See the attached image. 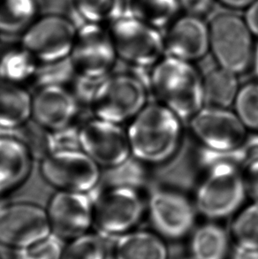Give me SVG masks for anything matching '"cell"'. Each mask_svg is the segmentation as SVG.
I'll return each mask as SVG.
<instances>
[{"mask_svg": "<svg viewBox=\"0 0 258 259\" xmlns=\"http://www.w3.org/2000/svg\"><path fill=\"white\" fill-rule=\"evenodd\" d=\"M133 157L140 161L160 164L178 150L182 119L162 104L147 105L126 130Z\"/></svg>", "mask_w": 258, "mask_h": 259, "instance_id": "1", "label": "cell"}, {"mask_svg": "<svg viewBox=\"0 0 258 259\" xmlns=\"http://www.w3.org/2000/svg\"><path fill=\"white\" fill-rule=\"evenodd\" d=\"M150 83L160 104L182 120L191 119L205 106L203 77L192 62L163 57L152 67Z\"/></svg>", "mask_w": 258, "mask_h": 259, "instance_id": "2", "label": "cell"}, {"mask_svg": "<svg viewBox=\"0 0 258 259\" xmlns=\"http://www.w3.org/2000/svg\"><path fill=\"white\" fill-rule=\"evenodd\" d=\"M207 169L195 195L196 209L210 220L228 217L241 207L247 196L243 172L240 167L225 163Z\"/></svg>", "mask_w": 258, "mask_h": 259, "instance_id": "3", "label": "cell"}, {"mask_svg": "<svg viewBox=\"0 0 258 259\" xmlns=\"http://www.w3.org/2000/svg\"><path fill=\"white\" fill-rule=\"evenodd\" d=\"M209 52L219 67L242 74L250 67L255 53L254 35L243 18L223 13L209 21Z\"/></svg>", "mask_w": 258, "mask_h": 259, "instance_id": "4", "label": "cell"}, {"mask_svg": "<svg viewBox=\"0 0 258 259\" xmlns=\"http://www.w3.org/2000/svg\"><path fill=\"white\" fill-rule=\"evenodd\" d=\"M147 98L146 86L136 75L109 74L98 85L91 107L95 117L122 124L146 106Z\"/></svg>", "mask_w": 258, "mask_h": 259, "instance_id": "5", "label": "cell"}, {"mask_svg": "<svg viewBox=\"0 0 258 259\" xmlns=\"http://www.w3.org/2000/svg\"><path fill=\"white\" fill-rule=\"evenodd\" d=\"M109 32L120 60L133 67H153L165 53L160 30L125 15L110 24Z\"/></svg>", "mask_w": 258, "mask_h": 259, "instance_id": "6", "label": "cell"}, {"mask_svg": "<svg viewBox=\"0 0 258 259\" xmlns=\"http://www.w3.org/2000/svg\"><path fill=\"white\" fill-rule=\"evenodd\" d=\"M42 178L61 191L89 193L101 181V167L81 150L58 151L44 158Z\"/></svg>", "mask_w": 258, "mask_h": 259, "instance_id": "7", "label": "cell"}, {"mask_svg": "<svg viewBox=\"0 0 258 259\" xmlns=\"http://www.w3.org/2000/svg\"><path fill=\"white\" fill-rule=\"evenodd\" d=\"M143 214V200L132 186H110L93 199V224L105 235L119 236L132 231Z\"/></svg>", "mask_w": 258, "mask_h": 259, "instance_id": "8", "label": "cell"}, {"mask_svg": "<svg viewBox=\"0 0 258 259\" xmlns=\"http://www.w3.org/2000/svg\"><path fill=\"white\" fill-rule=\"evenodd\" d=\"M69 57L77 74L98 80L111 74L119 59L109 29L88 22L77 29Z\"/></svg>", "mask_w": 258, "mask_h": 259, "instance_id": "9", "label": "cell"}, {"mask_svg": "<svg viewBox=\"0 0 258 259\" xmlns=\"http://www.w3.org/2000/svg\"><path fill=\"white\" fill-rule=\"evenodd\" d=\"M77 29L69 19L40 15L21 34V45L38 63L63 60L70 56Z\"/></svg>", "mask_w": 258, "mask_h": 259, "instance_id": "10", "label": "cell"}, {"mask_svg": "<svg viewBox=\"0 0 258 259\" xmlns=\"http://www.w3.org/2000/svg\"><path fill=\"white\" fill-rule=\"evenodd\" d=\"M80 150L104 168H117L132 157L126 130L97 117L80 126Z\"/></svg>", "mask_w": 258, "mask_h": 259, "instance_id": "11", "label": "cell"}, {"mask_svg": "<svg viewBox=\"0 0 258 259\" xmlns=\"http://www.w3.org/2000/svg\"><path fill=\"white\" fill-rule=\"evenodd\" d=\"M46 209L30 202L8 203L0 208V243L22 249L51 235Z\"/></svg>", "mask_w": 258, "mask_h": 259, "instance_id": "12", "label": "cell"}, {"mask_svg": "<svg viewBox=\"0 0 258 259\" xmlns=\"http://www.w3.org/2000/svg\"><path fill=\"white\" fill-rule=\"evenodd\" d=\"M189 120L195 138L209 151H233L248 137V130L229 108L205 105Z\"/></svg>", "mask_w": 258, "mask_h": 259, "instance_id": "13", "label": "cell"}, {"mask_svg": "<svg viewBox=\"0 0 258 259\" xmlns=\"http://www.w3.org/2000/svg\"><path fill=\"white\" fill-rule=\"evenodd\" d=\"M46 211L52 230L60 238L80 237L94 223L93 199L88 193L59 190L52 196Z\"/></svg>", "mask_w": 258, "mask_h": 259, "instance_id": "14", "label": "cell"}, {"mask_svg": "<svg viewBox=\"0 0 258 259\" xmlns=\"http://www.w3.org/2000/svg\"><path fill=\"white\" fill-rule=\"evenodd\" d=\"M148 210L151 225L162 238L182 239L195 224L194 206L179 193L163 189L154 191L149 200Z\"/></svg>", "mask_w": 258, "mask_h": 259, "instance_id": "15", "label": "cell"}, {"mask_svg": "<svg viewBox=\"0 0 258 259\" xmlns=\"http://www.w3.org/2000/svg\"><path fill=\"white\" fill-rule=\"evenodd\" d=\"M166 29L164 44L167 55L193 63L209 53V24L202 18L181 15Z\"/></svg>", "mask_w": 258, "mask_h": 259, "instance_id": "16", "label": "cell"}, {"mask_svg": "<svg viewBox=\"0 0 258 259\" xmlns=\"http://www.w3.org/2000/svg\"><path fill=\"white\" fill-rule=\"evenodd\" d=\"M78 111L76 98L64 86L38 88L32 100V119L50 131L72 125Z\"/></svg>", "mask_w": 258, "mask_h": 259, "instance_id": "17", "label": "cell"}, {"mask_svg": "<svg viewBox=\"0 0 258 259\" xmlns=\"http://www.w3.org/2000/svg\"><path fill=\"white\" fill-rule=\"evenodd\" d=\"M30 152L18 138L0 136V196L21 187L31 174Z\"/></svg>", "mask_w": 258, "mask_h": 259, "instance_id": "18", "label": "cell"}, {"mask_svg": "<svg viewBox=\"0 0 258 259\" xmlns=\"http://www.w3.org/2000/svg\"><path fill=\"white\" fill-rule=\"evenodd\" d=\"M32 100L22 85L0 80V127L13 131L31 119Z\"/></svg>", "mask_w": 258, "mask_h": 259, "instance_id": "19", "label": "cell"}, {"mask_svg": "<svg viewBox=\"0 0 258 259\" xmlns=\"http://www.w3.org/2000/svg\"><path fill=\"white\" fill-rule=\"evenodd\" d=\"M114 259H169L164 238L152 232L132 230L119 235Z\"/></svg>", "mask_w": 258, "mask_h": 259, "instance_id": "20", "label": "cell"}, {"mask_svg": "<svg viewBox=\"0 0 258 259\" xmlns=\"http://www.w3.org/2000/svg\"><path fill=\"white\" fill-rule=\"evenodd\" d=\"M182 11L179 0H127L126 15L160 30L178 19Z\"/></svg>", "mask_w": 258, "mask_h": 259, "instance_id": "21", "label": "cell"}, {"mask_svg": "<svg viewBox=\"0 0 258 259\" xmlns=\"http://www.w3.org/2000/svg\"><path fill=\"white\" fill-rule=\"evenodd\" d=\"M228 251V235L220 225L207 223L193 233L189 242L192 259H227Z\"/></svg>", "mask_w": 258, "mask_h": 259, "instance_id": "22", "label": "cell"}, {"mask_svg": "<svg viewBox=\"0 0 258 259\" xmlns=\"http://www.w3.org/2000/svg\"><path fill=\"white\" fill-rule=\"evenodd\" d=\"M238 74L219 67L203 77L205 105L229 108L234 105L240 91Z\"/></svg>", "mask_w": 258, "mask_h": 259, "instance_id": "23", "label": "cell"}, {"mask_svg": "<svg viewBox=\"0 0 258 259\" xmlns=\"http://www.w3.org/2000/svg\"><path fill=\"white\" fill-rule=\"evenodd\" d=\"M38 62L23 46H6L0 50V80L22 84L34 78Z\"/></svg>", "mask_w": 258, "mask_h": 259, "instance_id": "24", "label": "cell"}, {"mask_svg": "<svg viewBox=\"0 0 258 259\" xmlns=\"http://www.w3.org/2000/svg\"><path fill=\"white\" fill-rule=\"evenodd\" d=\"M38 14L35 0H0V33L22 34Z\"/></svg>", "mask_w": 258, "mask_h": 259, "instance_id": "25", "label": "cell"}, {"mask_svg": "<svg viewBox=\"0 0 258 259\" xmlns=\"http://www.w3.org/2000/svg\"><path fill=\"white\" fill-rule=\"evenodd\" d=\"M74 3L84 23L111 24L127 13V0H74Z\"/></svg>", "mask_w": 258, "mask_h": 259, "instance_id": "26", "label": "cell"}, {"mask_svg": "<svg viewBox=\"0 0 258 259\" xmlns=\"http://www.w3.org/2000/svg\"><path fill=\"white\" fill-rule=\"evenodd\" d=\"M12 132L13 136L24 144L34 160L42 161L48 155L53 153L52 131L41 126L32 118Z\"/></svg>", "mask_w": 258, "mask_h": 259, "instance_id": "27", "label": "cell"}, {"mask_svg": "<svg viewBox=\"0 0 258 259\" xmlns=\"http://www.w3.org/2000/svg\"><path fill=\"white\" fill-rule=\"evenodd\" d=\"M231 234L238 247L258 250V202L252 201L237 214Z\"/></svg>", "mask_w": 258, "mask_h": 259, "instance_id": "28", "label": "cell"}, {"mask_svg": "<svg viewBox=\"0 0 258 259\" xmlns=\"http://www.w3.org/2000/svg\"><path fill=\"white\" fill-rule=\"evenodd\" d=\"M73 62L67 57L63 60L38 63L33 80L37 87L64 86L73 81L76 75Z\"/></svg>", "mask_w": 258, "mask_h": 259, "instance_id": "29", "label": "cell"}, {"mask_svg": "<svg viewBox=\"0 0 258 259\" xmlns=\"http://www.w3.org/2000/svg\"><path fill=\"white\" fill-rule=\"evenodd\" d=\"M234 106L246 128L258 133V81L241 87Z\"/></svg>", "mask_w": 258, "mask_h": 259, "instance_id": "30", "label": "cell"}, {"mask_svg": "<svg viewBox=\"0 0 258 259\" xmlns=\"http://www.w3.org/2000/svg\"><path fill=\"white\" fill-rule=\"evenodd\" d=\"M60 259H105L104 242L98 235L85 234L73 239Z\"/></svg>", "mask_w": 258, "mask_h": 259, "instance_id": "31", "label": "cell"}, {"mask_svg": "<svg viewBox=\"0 0 258 259\" xmlns=\"http://www.w3.org/2000/svg\"><path fill=\"white\" fill-rule=\"evenodd\" d=\"M62 254L60 237L50 235L32 245L20 249L18 259H60Z\"/></svg>", "mask_w": 258, "mask_h": 259, "instance_id": "32", "label": "cell"}, {"mask_svg": "<svg viewBox=\"0 0 258 259\" xmlns=\"http://www.w3.org/2000/svg\"><path fill=\"white\" fill-rule=\"evenodd\" d=\"M39 15H54L69 19L79 28L84 22L77 13L74 0H35Z\"/></svg>", "mask_w": 258, "mask_h": 259, "instance_id": "33", "label": "cell"}, {"mask_svg": "<svg viewBox=\"0 0 258 259\" xmlns=\"http://www.w3.org/2000/svg\"><path fill=\"white\" fill-rule=\"evenodd\" d=\"M102 80L103 79L98 80L77 74L73 81L71 82L73 89L70 91H72L79 104L91 106L96 91L98 90V85Z\"/></svg>", "mask_w": 258, "mask_h": 259, "instance_id": "34", "label": "cell"}, {"mask_svg": "<svg viewBox=\"0 0 258 259\" xmlns=\"http://www.w3.org/2000/svg\"><path fill=\"white\" fill-rule=\"evenodd\" d=\"M53 152L80 150V127L69 125L61 130L52 131Z\"/></svg>", "mask_w": 258, "mask_h": 259, "instance_id": "35", "label": "cell"}, {"mask_svg": "<svg viewBox=\"0 0 258 259\" xmlns=\"http://www.w3.org/2000/svg\"><path fill=\"white\" fill-rule=\"evenodd\" d=\"M236 152L241 169L258 161V133L246 137L244 142L236 149Z\"/></svg>", "mask_w": 258, "mask_h": 259, "instance_id": "36", "label": "cell"}, {"mask_svg": "<svg viewBox=\"0 0 258 259\" xmlns=\"http://www.w3.org/2000/svg\"><path fill=\"white\" fill-rule=\"evenodd\" d=\"M186 14L203 18L209 14L217 0H179Z\"/></svg>", "mask_w": 258, "mask_h": 259, "instance_id": "37", "label": "cell"}, {"mask_svg": "<svg viewBox=\"0 0 258 259\" xmlns=\"http://www.w3.org/2000/svg\"><path fill=\"white\" fill-rule=\"evenodd\" d=\"M243 170L247 195L252 201L258 202V161L253 162Z\"/></svg>", "mask_w": 258, "mask_h": 259, "instance_id": "38", "label": "cell"}, {"mask_svg": "<svg viewBox=\"0 0 258 259\" xmlns=\"http://www.w3.org/2000/svg\"><path fill=\"white\" fill-rule=\"evenodd\" d=\"M244 19L254 37L258 38V0H255L249 7L245 9Z\"/></svg>", "mask_w": 258, "mask_h": 259, "instance_id": "39", "label": "cell"}, {"mask_svg": "<svg viewBox=\"0 0 258 259\" xmlns=\"http://www.w3.org/2000/svg\"><path fill=\"white\" fill-rule=\"evenodd\" d=\"M224 7L234 10H245L255 0H217Z\"/></svg>", "mask_w": 258, "mask_h": 259, "instance_id": "40", "label": "cell"}, {"mask_svg": "<svg viewBox=\"0 0 258 259\" xmlns=\"http://www.w3.org/2000/svg\"><path fill=\"white\" fill-rule=\"evenodd\" d=\"M231 259H258V250L244 249L236 246Z\"/></svg>", "mask_w": 258, "mask_h": 259, "instance_id": "41", "label": "cell"}, {"mask_svg": "<svg viewBox=\"0 0 258 259\" xmlns=\"http://www.w3.org/2000/svg\"><path fill=\"white\" fill-rule=\"evenodd\" d=\"M252 65L255 69V73L258 77V46L255 48V53H254V57H253V62Z\"/></svg>", "mask_w": 258, "mask_h": 259, "instance_id": "42", "label": "cell"}]
</instances>
